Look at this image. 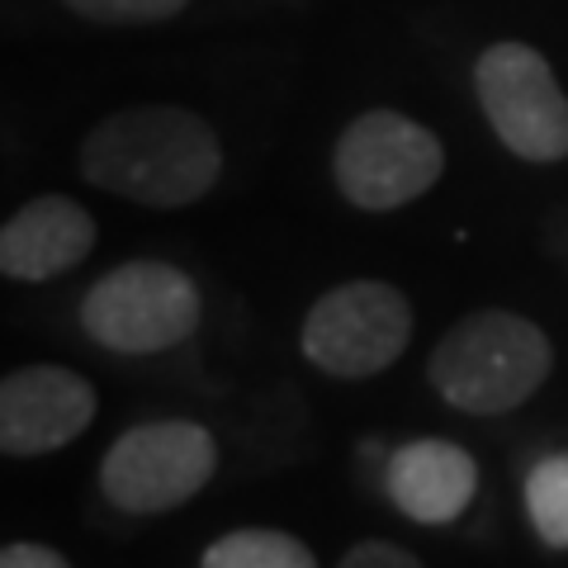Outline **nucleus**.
<instances>
[{
    "mask_svg": "<svg viewBox=\"0 0 568 568\" xmlns=\"http://www.w3.org/2000/svg\"><path fill=\"white\" fill-rule=\"evenodd\" d=\"M413 342V304L388 280H346L317 294L298 327V351L332 379H375Z\"/></svg>",
    "mask_w": 568,
    "mask_h": 568,
    "instance_id": "nucleus-6",
    "label": "nucleus"
},
{
    "mask_svg": "<svg viewBox=\"0 0 568 568\" xmlns=\"http://www.w3.org/2000/svg\"><path fill=\"white\" fill-rule=\"evenodd\" d=\"M100 227L91 209L77 204L71 194H39L24 209H14L0 227V275L20 284H43L95 252Z\"/></svg>",
    "mask_w": 568,
    "mask_h": 568,
    "instance_id": "nucleus-10",
    "label": "nucleus"
},
{
    "mask_svg": "<svg viewBox=\"0 0 568 568\" xmlns=\"http://www.w3.org/2000/svg\"><path fill=\"white\" fill-rule=\"evenodd\" d=\"M204 298L181 265L123 261L81 298V327L114 355H162L200 332Z\"/></svg>",
    "mask_w": 568,
    "mask_h": 568,
    "instance_id": "nucleus-3",
    "label": "nucleus"
},
{
    "mask_svg": "<svg viewBox=\"0 0 568 568\" xmlns=\"http://www.w3.org/2000/svg\"><path fill=\"white\" fill-rule=\"evenodd\" d=\"M100 413L95 384L67 365H20L0 379V455L39 459L81 440Z\"/></svg>",
    "mask_w": 568,
    "mask_h": 568,
    "instance_id": "nucleus-8",
    "label": "nucleus"
},
{
    "mask_svg": "<svg viewBox=\"0 0 568 568\" xmlns=\"http://www.w3.org/2000/svg\"><path fill=\"white\" fill-rule=\"evenodd\" d=\"M81 175L142 209H190L219 185L223 142L185 104H133L85 133Z\"/></svg>",
    "mask_w": 568,
    "mask_h": 568,
    "instance_id": "nucleus-1",
    "label": "nucleus"
},
{
    "mask_svg": "<svg viewBox=\"0 0 568 568\" xmlns=\"http://www.w3.org/2000/svg\"><path fill=\"white\" fill-rule=\"evenodd\" d=\"M384 493L407 521L450 526L478 497V459L446 436H417L388 450Z\"/></svg>",
    "mask_w": 568,
    "mask_h": 568,
    "instance_id": "nucleus-9",
    "label": "nucleus"
},
{
    "mask_svg": "<svg viewBox=\"0 0 568 568\" xmlns=\"http://www.w3.org/2000/svg\"><path fill=\"white\" fill-rule=\"evenodd\" d=\"M219 474V440L204 422L156 417L138 422L100 459L104 503L129 517H166L200 497Z\"/></svg>",
    "mask_w": 568,
    "mask_h": 568,
    "instance_id": "nucleus-4",
    "label": "nucleus"
},
{
    "mask_svg": "<svg viewBox=\"0 0 568 568\" xmlns=\"http://www.w3.org/2000/svg\"><path fill=\"white\" fill-rule=\"evenodd\" d=\"M62 6L91 24H162L175 20L190 0H62Z\"/></svg>",
    "mask_w": 568,
    "mask_h": 568,
    "instance_id": "nucleus-13",
    "label": "nucleus"
},
{
    "mask_svg": "<svg viewBox=\"0 0 568 568\" xmlns=\"http://www.w3.org/2000/svg\"><path fill=\"white\" fill-rule=\"evenodd\" d=\"M555 375V342L540 323L511 308H474L440 336L426 379L455 413L507 417Z\"/></svg>",
    "mask_w": 568,
    "mask_h": 568,
    "instance_id": "nucleus-2",
    "label": "nucleus"
},
{
    "mask_svg": "<svg viewBox=\"0 0 568 568\" xmlns=\"http://www.w3.org/2000/svg\"><path fill=\"white\" fill-rule=\"evenodd\" d=\"M474 95L497 142L530 166L568 162V95L540 48L497 39L474 62Z\"/></svg>",
    "mask_w": 568,
    "mask_h": 568,
    "instance_id": "nucleus-7",
    "label": "nucleus"
},
{
    "mask_svg": "<svg viewBox=\"0 0 568 568\" xmlns=\"http://www.w3.org/2000/svg\"><path fill=\"white\" fill-rule=\"evenodd\" d=\"M200 568H317V559L294 530L237 526L204 549Z\"/></svg>",
    "mask_w": 568,
    "mask_h": 568,
    "instance_id": "nucleus-11",
    "label": "nucleus"
},
{
    "mask_svg": "<svg viewBox=\"0 0 568 568\" xmlns=\"http://www.w3.org/2000/svg\"><path fill=\"white\" fill-rule=\"evenodd\" d=\"M336 568H426L407 545H394V540H361L351 545Z\"/></svg>",
    "mask_w": 568,
    "mask_h": 568,
    "instance_id": "nucleus-14",
    "label": "nucleus"
},
{
    "mask_svg": "<svg viewBox=\"0 0 568 568\" xmlns=\"http://www.w3.org/2000/svg\"><path fill=\"white\" fill-rule=\"evenodd\" d=\"M446 171L440 138L403 110L355 114L332 148V181L342 200L365 213H394L436 190Z\"/></svg>",
    "mask_w": 568,
    "mask_h": 568,
    "instance_id": "nucleus-5",
    "label": "nucleus"
},
{
    "mask_svg": "<svg viewBox=\"0 0 568 568\" xmlns=\"http://www.w3.org/2000/svg\"><path fill=\"white\" fill-rule=\"evenodd\" d=\"M0 568H71V559L39 540H10L0 549Z\"/></svg>",
    "mask_w": 568,
    "mask_h": 568,
    "instance_id": "nucleus-15",
    "label": "nucleus"
},
{
    "mask_svg": "<svg viewBox=\"0 0 568 568\" xmlns=\"http://www.w3.org/2000/svg\"><path fill=\"white\" fill-rule=\"evenodd\" d=\"M526 521L545 549H568V450L540 455L526 474Z\"/></svg>",
    "mask_w": 568,
    "mask_h": 568,
    "instance_id": "nucleus-12",
    "label": "nucleus"
}]
</instances>
